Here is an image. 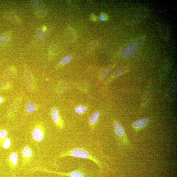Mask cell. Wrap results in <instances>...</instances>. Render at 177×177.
<instances>
[{
  "instance_id": "23",
  "label": "cell",
  "mask_w": 177,
  "mask_h": 177,
  "mask_svg": "<svg viewBox=\"0 0 177 177\" xmlns=\"http://www.w3.org/2000/svg\"><path fill=\"white\" fill-rule=\"evenodd\" d=\"M108 16L105 14L102 13L100 16V18L102 21H105L108 19Z\"/></svg>"
},
{
  "instance_id": "3",
  "label": "cell",
  "mask_w": 177,
  "mask_h": 177,
  "mask_svg": "<svg viewBox=\"0 0 177 177\" xmlns=\"http://www.w3.org/2000/svg\"><path fill=\"white\" fill-rule=\"evenodd\" d=\"M35 171H41L50 173H53L59 174L64 176L69 177H90L87 172L84 169L81 167H79L78 168L73 171L68 172V173H62L42 169L41 168H36L34 169Z\"/></svg>"
},
{
  "instance_id": "26",
  "label": "cell",
  "mask_w": 177,
  "mask_h": 177,
  "mask_svg": "<svg viewBox=\"0 0 177 177\" xmlns=\"http://www.w3.org/2000/svg\"><path fill=\"white\" fill-rule=\"evenodd\" d=\"M2 101V97L0 96V103H1V102Z\"/></svg>"
},
{
  "instance_id": "13",
  "label": "cell",
  "mask_w": 177,
  "mask_h": 177,
  "mask_svg": "<svg viewBox=\"0 0 177 177\" xmlns=\"http://www.w3.org/2000/svg\"><path fill=\"white\" fill-rule=\"evenodd\" d=\"M11 144V141L10 139L7 137L0 144V145L4 149H8L10 147Z\"/></svg>"
},
{
  "instance_id": "7",
  "label": "cell",
  "mask_w": 177,
  "mask_h": 177,
  "mask_svg": "<svg viewBox=\"0 0 177 177\" xmlns=\"http://www.w3.org/2000/svg\"><path fill=\"white\" fill-rule=\"evenodd\" d=\"M51 115L53 120L57 126L60 129L64 127L63 123L56 108H53L52 109Z\"/></svg>"
},
{
  "instance_id": "8",
  "label": "cell",
  "mask_w": 177,
  "mask_h": 177,
  "mask_svg": "<svg viewBox=\"0 0 177 177\" xmlns=\"http://www.w3.org/2000/svg\"><path fill=\"white\" fill-rule=\"evenodd\" d=\"M158 28L161 37L165 41L168 40L169 32L166 26L163 23H159L158 25Z\"/></svg>"
},
{
  "instance_id": "19",
  "label": "cell",
  "mask_w": 177,
  "mask_h": 177,
  "mask_svg": "<svg viewBox=\"0 0 177 177\" xmlns=\"http://www.w3.org/2000/svg\"><path fill=\"white\" fill-rule=\"evenodd\" d=\"M72 56L71 55H68L62 59L60 62V64L62 65H65L71 61Z\"/></svg>"
},
{
  "instance_id": "1",
  "label": "cell",
  "mask_w": 177,
  "mask_h": 177,
  "mask_svg": "<svg viewBox=\"0 0 177 177\" xmlns=\"http://www.w3.org/2000/svg\"><path fill=\"white\" fill-rule=\"evenodd\" d=\"M70 156L73 157H78L89 159L92 160L101 169V163L96 156L93 155L91 153L86 149L82 148H76L62 153L57 157L58 158Z\"/></svg>"
},
{
  "instance_id": "24",
  "label": "cell",
  "mask_w": 177,
  "mask_h": 177,
  "mask_svg": "<svg viewBox=\"0 0 177 177\" xmlns=\"http://www.w3.org/2000/svg\"><path fill=\"white\" fill-rule=\"evenodd\" d=\"M45 13L44 12V10H41L37 11V15L39 17H41V16H44L45 14Z\"/></svg>"
},
{
  "instance_id": "22",
  "label": "cell",
  "mask_w": 177,
  "mask_h": 177,
  "mask_svg": "<svg viewBox=\"0 0 177 177\" xmlns=\"http://www.w3.org/2000/svg\"><path fill=\"white\" fill-rule=\"evenodd\" d=\"M41 5V2L39 1H33L31 2V5L32 7L36 8L38 7Z\"/></svg>"
},
{
  "instance_id": "14",
  "label": "cell",
  "mask_w": 177,
  "mask_h": 177,
  "mask_svg": "<svg viewBox=\"0 0 177 177\" xmlns=\"http://www.w3.org/2000/svg\"><path fill=\"white\" fill-rule=\"evenodd\" d=\"M36 107L35 104L32 102H29L27 105L26 110L28 113H33L36 110Z\"/></svg>"
},
{
  "instance_id": "10",
  "label": "cell",
  "mask_w": 177,
  "mask_h": 177,
  "mask_svg": "<svg viewBox=\"0 0 177 177\" xmlns=\"http://www.w3.org/2000/svg\"><path fill=\"white\" fill-rule=\"evenodd\" d=\"M114 130L116 134L118 136L122 137L124 136V131L122 125L116 122L114 124Z\"/></svg>"
},
{
  "instance_id": "4",
  "label": "cell",
  "mask_w": 177,
  "mask_h": 177,
  "mask_svg": "<svg viewBox=\"0 0 177 177\" xmlns=\"http://www.w3.org/2000/svg\"><path fill=\"white\" fill-rule=\"evenodd\" d=\"M22 163L23 166L29 164L33 159L34 154L32 148L26 145L22 150Z\"/></svg>"
},
{
  "instance_id": "25",
  "label": "cell",
  "mask_w": 177,
  "mask_h": 177,
  "mask_svg": "<svg viewBox=\"0 0 177 177\" xmlns=\"http://www.w3.org/2000/svg\"><path fill=\"white\" fill-rule=\"evenodd\" d=\"M46 29L47 28L45 26H43L42 28L41 29L42 30L44 31H46Z\"/></svg>"
},
{
  "instance_id": "15",
  "label": "cell",
  "mask_w": 177,
  "mask_h": 177,
  "mask_svg": "<svg viewBox=\"0 0 177 177\" xmlns=\"http://www.w3.org/2000/svg\"><path fill=\"white\" fill-rule=\"evenodd\" d=\"M126 70L125 68H122L118 69L116 71L115 73L113 74V76L114 78L120 76L122 74H124L126 72Z\"/></svg>"
},
{
  "instance_id": "2",
  "label": "cell",
  "mask_w": 177,
  "mask_h": 177,
  "mask_svg": "<svg viewBox=\"0 0 177 177\" xmlns=\"http://www.w3.org/2000/svg\"><path fill=\"white\" fill-rule=\"evenodd\" d=\"M144 41V38L141 37L125 44L120 51V57L122 59H129L134 56L143 45Z\"/></svg>"
},
{
  "instance_id": "17",
  "label": "cell",
  "mask_w": 177,
  "mask_h": 177,
  "mask_svg": "<svg viewBox=\"0 0 177 177\" xmlns=\"http://www.w3.org/2000/svg\"><path fill=\"white\" fill-rule=\"evenodd\" d=\"M7 131L5 130H2L0 131V144L7 136Z\"/></svg>"
},
{
  "instance_id": "12",
  "label": "cell",
  "mask_w": 177,
  "mask_h": 177,
  "mask_svg": "<svg viewBox=\"0 0 177 177\" xmlns=\"http://www.w3.org/2000/svg\"><path fill=\"white\" fill-rule=\"evenodd\" d=\"M100 114L99 112H95L91 116L89 120V124L91 126H94L95 123L99 120Z\"/></svg>"
},
{
  "instance_id": "6",
  "label": "cell",
  "mask_w": 177,
  "mask_h": 177,
  "mask_svg": "<svg viewBox=\"0 0 177 177\" xmlns=\"http://www.w3.org/2000/svg\"><path fill=\"white\" fill-rule=\"evenodd\" d=\"M7 162L11 169L14 170L17 167L18 160V155L17 152H11L8 156L7 158Z\"/></svg>"
},
{
  "instance_id": "9",
  "label": "cell",
  "mask_w": 177,
  "mask_h": 177,
  "mask_svg": "<svg viewBox=\"0 0 177 177\" xmlns=\"http://www.w3.org/2000/svg\"><path fill=\"white\" fill-rule=\"evenodd\" d=\"M47 35V32L41 29H39L36 32L34 37V41L37 44H40L45 40Z\"/></svg>"
},
{
  "instance_id": "28",
  "label": "cell",
  "mask_w": 177,
  "mask_h": 177,
  "mask_svg": "<svg viewBox=\"0 0 177 177\" xmlns=\"http://www.w3.org/2000/svg\"><path fill=\"white\" fill-rule=\"evenodd\" d=\"M0 177H1V176H0Z\"/></svg>"
},
{
  "instance_id": "21",
  "label": "cell",
  "mask_w": 177,
  "mask_h": 177,
  "mask_svg": "<svg viewBox=\"0 0 177 177\" xmlns=\"http://www.w3.org/2000/svg\"><path fill=\"white\" fill-rule=\"evenodd\" d=\"M168 67L167 62L165 61L163 62L160 69V72L163 73H166Z\"/></svg>"
},
{
  "instance_id": "18",
  "label": "cell",
  "mask_w": 177,
  "mask_h": 177,
  "mask_svg": "<svg viewBox=\"0 0 177 177\" xmlns=\"http://www.w3.org/2000/svg\"><path fill=\"white\" fill-rule=\"evenodd\" d=\"M113 67L112 66H109L107 67L102 72L101 74V77L102 78H105L112 69Z\"/></svg>"
},
{
  "instance_id": "27",
  "label": "cell",
  "mask_w": 177,
  "mask_h": 177,
  "mask_svg": "<svg viewBox=\"0 0 177 177\" xmlns=\"http://www.w3.org/2000/svg\"><path fill=\"white\" fill-rule=\"evenodd\" d=\"M1 163V157H0V163Z\"/></svg>"
},
{
  "instance_id": "5",
  "label": "cell",
  "mask_w": 177,
  "mask_h": 177,
  "mask_svg": "<svg viewBox=\"0 0 177 177\" xmlns=\"http://www.w3.org/2000/svg\"><path fill=\"white\" fill-rule=\"evenodd\" d=\"M45 133L44 130L40 126L35 127L32 133V137L33 140L36 143H40L45 138Z\"/></svg>"
},
{
  "instance_id": "20",
  "label": "cell",
  "mask_w": 177,
  "mask_h": 177,
  "mask_svg": "<svg viewBox=\"0 0 177 177\" xmlns=\"http://www.w3.org/2000/svg\"><path fill=\"white\" fill-rule=\"evenodd\" d=\"M8 36L6 34L0 36V44L5 43L8 40Z\"/></svg>"
},
{
  "instance_id": "16",
  "label": "cell",
  "mask_w": 177,
  "mask_h": 177,
  "mask_svg": "<svg viewBox=\"0 0 177 177\" xmlns=\"http://www.w3.org/2000/svg\"><path fill=\"white\" fill-rule=\"evenodd\" d=\"M75 111L78 114H82L85 113L86 111V108L84 106H79L76 107Z\"/></svg>"
},
{
  "instance_id": "11",
  "label": "cell",
  "mask_w": 177,
  "mask_h": 177,
  "mask_svg": "<svg viewBox=\"0 0 177 177\" xmlns=\"http://www.w3.org/2000/svg\"><path fill=\"white\" fill-rule=\"evenodd\" d=\"M148 122L147 119L142 118L135 122L133 124V126L135 128H141L145 126L147 124Z\"/></svg>"
}]
</instances>
